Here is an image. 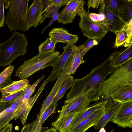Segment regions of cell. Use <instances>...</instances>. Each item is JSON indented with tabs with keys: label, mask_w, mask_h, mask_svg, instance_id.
<instances>
[{
	"label": "cell",
	"mask_w": 132,
	"mask_h": 132,
	"mask_svg": "<svg viewBox=\"0 0 132 132\" xmlns=\"http://www.w3.org/2000/svg\"><path fill=\"white\" fill-rule=\"evenodd\" d=\"M111 61L110 56L104 62L93 69L86 76L74 79L71 89L67 95L66 100L70 99L92 88L100 90L105 78L114 69L110 66Z\"/></svg>",
	"instance_id": "cell-1"
},
{
	"label": "cell",
	"mask_w": 132,
	"mask_h": 132,
	"mask_svg": "<svg viewBox=\"0 0 132 132\" xmlns=\"http://www.w3.org/2000/svg\"><path fill=\"white\" fill-rule=\"evenodd\" d=\"M132 88V58L122 66L114 69L100 89L101 97L108 99L119 91Z\"/></svg>",
	"instance_id": "cell-2"
},
{
	"label": "cell",
	"mask_w": 132,
	"mask_h": 132,
	"mask_svg": "<svg viewBox=\"0 0 132 132\" xmlns=\"http://www.w3.org/2000/svg\"><path fill=\"white\" fill-rule=\"evenodd\" d=\"M28 44L24 34L14 32L8 40L0 44V66L10 65L17 57L26 54Z\"/></svg>",
	"instance_id": "cell-3"
},
{
	"label": "cell",
	"mask_w": 132,
	"mask_h": 132,
	"mask_svg": "<svg viewBox=\"0 0 132 132\" xmlns=\"http://www.w3.org/2000/svg\"><path fill=\"white\" fill-rule=\"evenodd\" d=\"M5 8H9L5 22L11 32L26 31V18L28 0H5Z\"/></svg>",
	"instance_id": "cell-4"
},
{
	"label": "cell",
	"mask_w": 132,
	"mask_h": 132,
	"mask_svg": "<svg viewBox=\"0 0 132 132\" xmlns=\"http://www.w3.org/2000/svg\"><path fill=\"white\" fill-rule=\"evenodd\" d=\"M60 55L58 51L39 53L31 59L24 61L18 68L15 76L20 80L27 79L38 70L49 66H53Z\"/></svg>",
	"instance_id": "cell-5"
},
{
	"label": "cell",
	"mask_w": 132,
	"mask_h": 132,
	"mask_svg": "<svg viewBox=\"0 0 132 132\" xmlns=\"http://www.w3.org/2000/svg\"><path fill=\"white\" fill-rule=\"evenodd\" d=\"M100 97V90L92 88L70 99L66 100L57 118L63 117L70 112H81L87 107L91 102L97 101Z\"/></svg>",
	"instance_id": "cell-6"
},
{
	"label": "cell",
	"mask_w": 132,
	"mask_h": 132,
	"mask_svg": "<svg viewBox=\"0 0 132 132\" xmlns=\"http://www.w3.org/2000/svg\"><path fill=\"white\" fill-rule=\"evenodd\" d=\"M89 11L84 9L78 15L80 19L79 27L85 37L92 39L103 38L108 31L106 24L102 22L95 21L89 16Z\"/></svg>",
	"instance_id": "cell-7"
},
{
	"label": "cell",
	"mask_w": 132,
	"mask_h": 132,
	"mask_svg": "<svg viewBox=\"0 0 132 132\" xmlns=\"http://www.w3.org/2000/svg\"><path fill=\"white\" fill-rule=\"evenodd\" d=\"M98 14L103 16L102 22L106 24L108 31L115 34L122 30L126 23L105 6L103 0L101 1Z\"/></svg>",
	"instance_id": "cell-8"
},
{
	"label": "cell",
	"mask_w": 132,
	"mask_h": 132,
	"mask_svg": "<svg viewBox=\"0 0 132 132\" xmlns=\"http://www.w3.org/2000/svg\"><path fill=\"white\" fill-rule=\"evenodd\" d=\"M111 121L120 127H132V101L121 103Z\"/></svg>",
	"instance_id": "cell-9"
},
{
	"label": "cell",
	"mask_w": 132,
	"mask_h": 132,
	"mask_svg": "<svg viewBox=\"0 0 132 132\" xmlns=\"http://www.w3.org/2000/svg\"><path fill=\"white\" fill-rule=\"evenodd\" d=\"M44 8V0H35L28 8L26 18V31L30 27L36 28L40 21Z\"/></svg>",
	"instance_id": "cell-10"
},
{
	"label": "cell",
	"mask_w": 132,
	"mask_h": 132,
	"mask_svg": "<svg viewBox=\"0 0 132 132\" xmlns=\"http://www.w3.org/2000/svg\"><path fill=\"white\" fill-rule=\"evenodd\" d=\"M74 44H68L63 47V52L60 55L53 66L52 71L49 76L50 81L53 82L62 73L65 65L69 57L73 54Z\"/></svg>",
	"instance_id": "cell-11"
},
{
	"label": "cell",
	"mask_w": 132,
	"mask_h": 132,
	"mask_svg": "<svg viewBox=\"0 0 132 132\" xmlns=\"http://www.w3.org/2000/svg\"><path fill=\"white\" fill-rule=\"evenodd\" d=\"M98 100L82 111L76 113L69 126L68 132H72L75 128L82 120L98 110L105 107L108 101V100L105 99L99 101Z\"/></svg>",
	"instance_id": "cell-12"
},
{
	"label": "cell",
	"mask_w": 132,
	"mask_h": 132,
	"mask_svg": "<svg viewBox=\"0 0 132 132\" xmlns=\"http://www.w3.org/2000/svg\"><path fill=\"white\" fill-rule=\"evenodd\" d=\"M70 67V63L68 62H66L62 73L57 77L56 82L53 87L46 98L44 101L37 117L40 116L50 106L62 83L70 76L69 74H67Z\"/></svg>",
	"instance_id": "cell-13"
},
{
	"label": "cell",
	"mask_w": 132,
	"mask_h": 132,
	"mask_svg": "<svg viewBox=\"0 0 132 132\" xmlns=\"http://www.w3.org/2000/svg\"><path fill=\"white\" fill-rule=\"evenodd\" d=\"M50 81L49 76L44 81L37 93L32 97L22 103L20 106L19 110L18 118H20L23 125H25L28 115L33 105L46 85Z\"/></svg>",
	"instance_id": "cell-14"
},
{
	"label": "cell",
	"mask_w": 132,
	"mask_h": 132,
	"mask_svg": "<svg viewBox=\"0 0 132 132\" xmlns=\"http://www.w3.org/2000/svg\"><path fill=\"white\" fill-rule=\"evenodd\" d=\"M23 95L15 101L10 107L0 113V132L9 122L14 119L18 118L19 108L22 104Z\"/></svg>",
	"instance_id": "cell-15"
},
{
	"label": "cell",
	"mask_w": 132,
	"mask_h": 132,
	"mask_svg": "<svg viewBox=\"0 0 132 132\" xmlns=\"http://www.w3.org/2000/svg\"><path fill=\"white\" fill-rule=\"evenodd\" d=\"M49 37L54 38L57 43L61 42L68 44H74L78 40L77 35L69 33L66 29L62 28H54L48 34Z\"/></svg>",
	"instance_id": "cell-16"
},
{
	"label": "cell",
	"mask_w": 132,
	"mask_h": 132,
	"mask_svg": "<svg viewBox=\"0 0 132 132\" xmlns=\"http://www.w3.org/2000/svg\"><path fill=\"white\" fill-rule=\"evenodd\" d=\"M110 56L111 67L114 69L122 66L132 58V45L122 51L114 52Z\"/></svg>",
	"instance_id": "cell-17"
},
{
	"label": "cell",
	"mask_w": 132,
	"mask_h": 132,
	"mask_svg": "<svg viewBox=\"0 0 132 132\" xmlns=\"http://www.w3.org/2000/svg\"><path fill=\"white\" fill-rule=\"evenodd\" d=\"M105 111V107L99 109L81 121L72 132H85L97 123Z\"/></svg>",
	"instance_id": "cell-18"
},
{
	"label": "cell",
	"mask_w": 132,
	"mask_h": 132,
	"mask_svg": "<svg viewBox=\"0 0 132 132\" xmlns=\"http://www.w3.org/2000/svg\"><path fill=\"white\" fill-rule=\"evenodd\" d=\"M85 2L84 0H78L74 6L65 14L59 16L57 20L59 23L65 24L73 22L76 15L84 10Z\"/></svg>",
	"instance_id": "cell-19"
},
{
	"label": "cell",
	"mask_w": 132,
	"mask_h": 132,
	"mask_svg": "<svg viewBox=\"0 0 132 132\" xmlns=\"http://www.w3.org/2000/svg\"><path fill=\"white\" fill-rule=\"evenodd\" d=\"M57 105L56 104L49 106L40 116L37 117L33 122L30 123L31 132H41L42 130L48 128L43 127L42 125L51 115L55 113Z\"/></svg>",
	"instance_id": "cell-20"
},
{
	"label": "cell",
	"mask_w": 132,
	"mask_h": 132,
	"mask_svg": "<svg viewBox=\"0 0 132 132\" xmlns=\"http://www.w3.org/2000/svg\"><path fill=\"white\" fill-rule=\"evenodd\" d=\"M28 80L26 79L15 81L13 83L2 90H0L2 94L1 98L26 89L31 86Z\"/></svg>",
	"instance_id": "cell-21"
},
{
	"label": "cell",
	"mask_w": 132,
	"mask_h": 132,
	"mask_svg": "<svg viewBox=\"0 0 132 132\" xmlns=\"http://www.w3.org/2000/svg\"><path fill=\"white\" fill-rule=\"evenodd\" d=\"M77 113L74 111L68 113L65 116L57 118L52 123V125L53 127L60 132H68L69 126Z\"/></svg>",
	"instance_id": "cell-22"
},
{
	"label": "cell",
	"mask_w": 132,
	"mask_h": 132,
	"mask_svg": "<svg viewBox=\"0 0 132 132\" xmlns=\"http://www.w3.org/2000/svg\"><path fill=\"white\" fill-rule=\"evenodd\" d=\"M121 103L118 102L113 106L105 110L103 115L94 126L95 129L104 128L110 121H111L117 112Z\"/></svg>",
	"instance_id": "cell-23"
},
{
	"label": "cell",
	"mask_w": 132,
	"mask_h": 132,
	"mask_svg": "<svg viewBox=\"0 0 132 132\" xmlns=\"http://www.w3.org/2000/svg\"><path fill=\"white\" fill-rule=\"evenodd\" d=\"M85 54L81 51V46L74 45L71 64L67 74L71 75L73 74L79 66L85 61L83 60Z\"/></svg>",
	"instance_id": "cell-24"
},
{
	"label": "cell",
	"mask_w": 132,
	"mask_h": 132,
	"mask_svg": "<svg viewBox=\"0 0 132 132\" xmlns=\"http://www.w3.org/2000/svg\"><path fill=\"white\" fill-rule=\"evenodd\" d=\"M117 15L126 23L132 20V1L122 0Z\"/></svg>",
	"instance_id": "cell-25"
},
{
	"label": "cell",
	"mask_w": 132,
	"mask_h": 132,
	"mask_svg": "<svg viewBox=\"0 0 132 132\" xmlns=\"http://www.w3.org/2000/svg\"><path fill=\"white\" fill-rule=\"evenodd\" d=\"M74 80L73 76L70 75L64 81L50 106L56 104L57 102L63 96L67 91L71 87Z\"/></svg>",
	"instance_id": "cell-26"
},
{
	"label": "cell",
	"mask_w": 132,
	"mask_h": 132,
	"mask_svg": "<svg viewBox=\"0 0 132 132\" xmlns=\"http://www.w3.org/2000/svg\"><path fill=\"white\" fill-rule=\"evenodd\" d=\"M110 98L117 103L132 101V88L121 90L112 95Z\"/></svg>",
	"instance_id": "cell-27"
},
{
	"label": "cell",
	"mask_w": 132,
	"mask_h": 132,
	"mask_svg": "<svg viewBox=\"0 0 132 132\" xmlns=\"http://www.w3.org/2000/svg\"><path fill=\"white\" fill-rule=\"evenodd\" d=\"M14 68L13 65H10L0 74V90L14 82L11 78V75Z\"/></svg>",
	"instance_id": "cell-28"
},
{
	"label": "cell",
	"mask_w": 132,
	"mask_h": 132,
	"mask_svg": "<svg viewBox=\"0 0 132 132\" xmlns=\"http://www.w3.org/2000/svg\"><path fill=\"white\" fill-rule=\"evenodd\" d=\"M57 41L51 37H47L44 42L41 43L38 48L39 53H44L55 51V45Z\"/></svg>",
	"instance_id": "cell-29"
},
{
	"label": "cell",
	"mask_w": 132,
	"mask_h": 132,
	"mask_svg": "<svg viewBox=\"0 0 132 132\" xmlns=\"http://www.w3.org/2000/svg\"><path fill=\"white\" fill-rule=\"evenodd\" d=\"M105 6L113 13L117 14L120 5L122 0H103Z\"/></svg>",
	"instance_id": "cell-30"
},
{
	"label": "cell",
	"mask_w": 132,
	"mask_h": 132,
	"mask_svg": "<svg viewBox=\"0 0 132 132\" xmlns=\"http://www.w3.org/2000/svg\"><path fill=\"white\" fill-rule=\"evenodd\" d=\"M45 77L44 75L38 79L32 86L26 89L24 91L22 100V103L29 99L34 93L36 86Z\"/></svg>",
	"instance_id": "cell-31"
},
{
	"label": "cell",
	"mask_w": 132,
	"mask_h": 132,
	"mask_svg": "<svg viewBox=\"0 0 132 132\" xmlns=\"http://www.w3.org/2000/svg\"><path fill=\"white\" fill-rule=\"evenodd\" d=\"M102 38L93 39L88 38L86 42L84 44L80 45L81 52L85 55L92 47L98 44Z\"/></svg>",
	"instance_id": "cell-32"
},
{
	"label": "cell",
	"mask_w": 132,
	"mask_h": 132,
	"mask_svg": "<svg viewBox=\"0 0 132 132\" xmlns=\"http://www.w3.org/2000/svg\"><path fill=\"white\" fill-rule=\"evenodd\" d=\"M114 48H118L123 45L126 42L128 36L126 32L122 29L117 33Z\"/></svg>",
	"instance_id": "cell-33"
},
{
	"label": "cell",
	"mask_w": 132,
	"mask_h": 132,
	"mask_svg": "<svg viewBox=\"0 0 132 132\" xmlns=\"http://www.w3.org/2000/svg\"><path fill=\"white\" fill-rule=\"evenodd\" d=\"M60 7L53 6L46 11L43 15H42L39 25L42 23L46 18H52L55 13L59 12Z\"/></svg>",
	"instance_id": "cell-34"
},
{
	"label": "cell",
	"mask_w": 132,
	"mask_h": 132,
	"mask_svg": "<svg viewBox=\"0 0 132 132\" xmlns=\"http://www.w3.org/2000/svg\"><path fill=\"white\" fill-rule=\"evenodd\" d=\"M26 89L23 90L18 92L10 95L5 98H0V102H13L23 95Z\"/></svg>",
	"instance_id": "cell-35"
},
{
	"label": "cell",
	"mask_w": 132,
	"mask_h": 132,
	"mask_svg": "<svg viewBox=\"0 0 132 132\" xmlns=\"http://www.w3.org/2000/svg\"><path fill=\"white\" fill-rule=\"evenodd\" d=\"M69 1L70 0H51V3L43 11L42 14L53 6L56 7H61L63 5H66Z\"/></svg>",
	"instance_id": "cell-36"
},
{
	"label": "cell",
	"mask_w": 132,
	"mask_h": 132,
	"mask_svg": "<svg viewBox=\"0 0 132 132\" xmlns=\"http://www.w3.org/2000/svg\"><path fill=\"white\" fill-rule=\"evenodd\" d=\"M5 17L4 16V0H0V27L4 26Z\"/></svg>",
	"instance_id": "cell-37"
},
{
	"label": "cell",
	"mask_w": 132,
	"mask_h": 132,
	"mask_svg": "<svg viewBox=\"0 0 132 132\" xmlns=\"http://www.w3.org/2000/svg\"><path fill=\"white\" fill-rule=\"evenodd\" d=\"M78 0H70L68 3L59 13V16L65 13L68 11L75 5Z\"/></svg>",
	"instance_id": "cell-38"
},
{
	"label": "cell",
	"mask_w": 132,
	"mask_h": 132,
	"mask_svg": "<svg viewBox=\"0 0 132 132\" xmlns=\"http://www.w3.org/2000/svg\"><path fill=\"white\" fill-rule=\"evenodd\" d=\"M122 30L127 33L128 38L132 36V20L126 23Z\"/></svg>",
	"instance_id": "cell-39"
},
{
	"label": "cell",
	"mask_w": 132,
	"mask_h": 132,
	"mask_svg": "<svg viewBox=\"0 0 132 132\" xmlns=\"http://www.w3.org/2000/svg\"><path fill=\"white\" fill-rule=\"evenodd\" d=\"M100 0H88L87 3L88 8L92 7L94 9H97L100 5Z\"/></svg>",
	"instance_id": "cell-40"
},
{
	"label": "cell",
	"mask_w": 132,
	"mask_h": 132,
	"mask_svg": "<svg viewBox=\"0 0 132 132\" xmlns=\"http://www.w3.org/2000/svg\"><path fill=\"white\" fill-rule=\"evenodd\" d=\"M89 16L92 20L96 22H101L104 19L103 16L102 15L96 13L89 14Z\"/></svg>",
	"instance_id": "cell-41"
},
{
	"label": "cell",
	"mask_w": 132,
	"mask_h": 132,
	"mask_svg": "<svg viewBox=\"0 0 132 132\" xmlns=\"http://www.w3.org/2000/svg\"><path fill=\"white\" fill-rule=\"evenodd\" d=\"M59 16V12L55 13L52 18L48 24L42 30L41 34H43L45 31V30L52 24L54 22L56 21L57 20Z\"/></svg>",
	"instance_id": "cell-42"
},
{
	"label": "cell",
	"mask_w": 132,
	"mask_h": 132,
	"mask_svg": "<svg viewBox=\"0 0 132 132\" xmlns=\"http://www.w3.org/2000/svg\"><path fill=\"white\" fill-rule=\"evenodd\" d=\"M14 102H0V113L7 109L11 106Z\"/></svg>",
	"instance_id": "cell-43"
},
{
	"label": "cell",
	"mask_w": 132,
	"mask_h": 132,
	"mask_svg": "<svg viewBox=\"0 0 132 132\" xmlns=\"http://www.w3.org/2000/svg\"><path fill=\"white\" fill-rule=\"evenodd\" d=\"M21 132H31L30 123L26 125L22 128Z\"/></svg>",
	"instance_id": "cell-44"
},
{
	"label": "cell",
	"mask_w": 132,
	"mask_h": 132,
	"mask_svg": "<svg viewBox=\"0 0 132 132\" xmlns=\"http://www.w3.org/2000/svg\"><path fill=\"white\" fill-rule=\"evenodd\" d=\"M42 132H57V131L54 128L52 127L48 129H44Z\"/></svg>",
	"instance_id": "cell-45"
},
{
	"label": "cell",
	"mask_w": 132,
	"mask_h": 132,
	"mask_svg": "<svg viewBox=\"0 0 132 132\" xmlns=\"http://www.w3.org/2000/svg\"><path fill=\"white\" fill-rule=\"evenodd\" d=\"M99 132H106L104 128H102L100 129Z\"/></svg>",
	"instance_id": "cell-46"
},
{
	"label": "cell",
	"mask_w": 132,
	"mask_h": 132,
	"mask_svg": "<svg viewBox=\"0 0 132 132\" xmlns=\"http://www.w3.org/2000/svg\"><path fill=\"white\" fill-rule=\"evenodd\" d=\"M114 131V129H113L112 130H111L109 132H113V131Z\"/></svg>",
	"instance_id": "cell-47"
},
{
	"label": "cell",
	"mask_w": 132,
	"mask_h": 132,
	"mask_svg": "<svg viewBox=\"0 0 132 132\" xmlns=\"http://www.w3.org/2000/svg\"></svg>",
	"instance_id": "cell-48"
}]
</instances>
